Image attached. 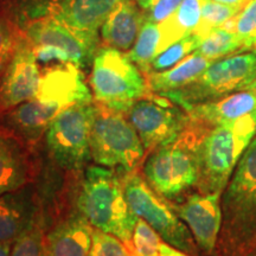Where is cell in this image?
Masks as SVG:
<instances>
[{
  "instance_id": "7c38bea8",
  "label": "cell",
  "mask_w": 256,
  "mask_h": 256,
  "mask_svg": "<svg viewBox=\"0 0 256 256\" xmlns=\"http://www.w3.org/2000/svg\"><path fill=\"white\" fill-rule=\"evenodd\" d=\"M23 34L31 46H51L66 51L78 68L88 66L100 49L98 34L70 26L55 14L31 22Z\"/></svg>"
},
{
  "instance_id": "484cf974",
  "label": "cell",
  "mask_w": 256,
  "mask_h": 256,
  "mask_svg": "<svg viewBox=\"0 0 256 256\" xmlns=\"http://www.w3.org/2000/svg\"><path fill=\"white\" fill-rule=\"evenodd\" d=\"M206 58L218 60L235 54H242L241 42L232 28L226 25L210 32L194 51Z\"/></svg>"
},
{
  "instance_id": "ab89813d",
  "label": "cell",
  "mask_w": 256,
  "mask_h": 256,
  "mask_svg": "<svg viewBox=\"0 0 256 256\" xmlns=\"http://www.w3.org/2000/svg\"><path fill=\"white\" fill-rule=\"evenodd\" d=\"M246 256H256V247H255V248H252V250H250V252H248V254H247V255H246Z\"/></svg>"
},
{
  "instance_id": "9a60e30c",
  "label": "cell",
  "mask_w": 256,
  "mask_h": 256,
  "mask_svg": "<svg viewBox=\"0 0 256 256\" xmlns=\"http://www.w3.org/2000/svg\"><path fill=\"white\" fill-rule=\"evenodd\" d=\"M40 75L36 57L24 37L0 78V115L34 98Z\"/></svg>"
},
{
  "instance_id": "44dd1931",
  "label": "cell",
  "mask_w": 256,
  "mask_h": 256,
  "mask_svg": "<svg viewBox=\"0 0 256 256\" xmlns=\"http://www.w3.org/2000/svg\"><path fill=\"white\" fill-rule=\"evenodd\" d=\"M122 0H60L55 16L81 31L98 34Z\"/></svg>"
},
{
  "instance_id": "ffe728a7",
  "label": "cell",
  "mask_w": 256,
  "mask_h": 256,
  "mask_svg": "<svg viewBox=\"0 0 256 256\" xmlns=\"http://www.w3.org/2000/svg\"><path fill=\"white\" fill-rule=\"evenodd\" d=\"M144 23V10H139L133 0H122L102 25V43L121 51L130 50Z\"/></svg>"
},
{
  "instance_id": "ac0fdd59",
  "label": "cell",
  "mask_w": 256,
  "mask_h": 256,
  "mask_svg": "<svg viewBox=\"0 0 256 256\" xmlns=\"http://www.w3.org/2000/svg\"><path fill=\"white\" fill-rule=\"evenodd\" d=\"M42 206L40 194L32 183L0 196V242L14 243L30 226Z\"/></svg>"
},
{
  "instance_id": "603a6c76",
  "label": "cell",
  "mask_w": 256,
  "mask_h": 256,
  "mask_svg": "<svg viewBox=\"0 0 256 256\" xmlns=\"http://www.w3.org/2000/svg\"><path fill=\"white\" fill-rule=\"evenodd\" d=\"M200 8L202 0H183L174 14L158 24L160 30L158 55L172 44L194 34L200 23Z\"/></svg>"
},
{
  "instance_id": "83f0119b",
  "label": "cell",
  "mask_w": 256,
  "mask_h": 256,
  "mask_svg": "<svg viewBox=\"0 0 256 256\" xmlns=\"http://www.w3.org/2000/svg\"><path fill=\"white\" fill-rule=\"evenodd\" d=\"M224 25L236 34L241 42L242 52L252 51L256 46V0H249L241 11Z\"/></svg>"
},
{
  "instance_id": "277c9868",
  "label": "cell",
  "mask_w": 256,
  "mask_h": 256,
  "mask_svg": "<svg viewBox=\"0 0 256 256\" xmlns=\"http://www.w3.org/2000/svg\"><path fill=\"white\" fill-rule=\"evenodd\" d=\"M190 118V116H188ZM208 124L188 120L174 142L146 156L142 174L153 190L168 202H178L197 184V147Z\"/></svg>"
},
{
  "instance_id": "ba28073f",
  "label": "cell",
  "mask_w": 256,
  "mask_h": 256,
  "mask_svg": "<svg viewBox=\"0 0 256 256\" xmlns=\"http://www.w3.org/2000/svg\"><path fill=\"white\" fill-rule=\"evenodd\" d=\"M255 78L256 52L247 51L216 60L190 84L158 95L168 98L186 112L194 104L244 90Z\"/></svg>"
},
{
  "instance_id": "2e32d148",
  "label": "cell",
  "mask_w": 256,
  "mask_h": 256,
  "mask_svg": "<svg viewBox=\"0 0 256 256\" xmlns=\"http://www.w3.org/2000/svg\"><path fill=\"white\" fill-rule=\"evenodd\" d=\"M34 98L62 110L76 104L94 102L81 68L70 62L58 63L44 70Z\"/></svg>"
},
{
  "instance_id": "d6986e66",
  "label": "cell",
  "mask_w": 256,
  "mask_h": 256,
  "mask_svg": "<svg viewBox=\"0 0 256 256\" xmlns=\"http://www.w3.org/2000/svg\"><path fill=\"white\" fill-rule=\"evenodd\" d=\"M192 120L216 126L256 115V94L250 89L232 92L217 100L203 102L186 110Z\"/></svg>"
},
{
  "instance_id": "52a82bcc",
  "label": "cell",
  "mask_w": 256,
  "mask_h": 256,
  "mask_svg": "<svg viewBox=\"0 0 256 256\" xmlns=\"http://www.w3.org/2000/svg\"><path fill=\"white\" fill-rule=\"evenodd\" d=\"M95 101L64 108L51 121L44 136L50 162L64 174L80 176L92 160L90 132Z\"/></svg>"
},
{
  "instance_id": "4dcf8cb0",
  "label": "cell",
  "mask_w": 256,
  "mask_h": 256,
  "mask_svg": "<svg viewBox=\"0 0 256 256\" xmlns=\"http://www.w3.org/2000/svg\"><path fill=\"white\" fill-rule=\"evenodd\" d=\"M24 40V34L14 22L0 16V72L5 70Z\"/></svg>"
},
{
  "instance_id": "d4e9b609",
  "label": "cell",
  "mask_w": 256,
  "mask_h": 256,
  "mask_svg": "<svg viewBox=\"0 0 256 256\" xmlns=\"http://www.w3.org/2000/svg\"><path fill=\"white\" fill-rule=\"evenodd\" d=\"M160 30L158 24L146 22L139 32L136 43L127 54L130 60L147 76L151 72V64L158 56Z\"/></svg>"
},
{
  "instance_id": "e0dca14e",
  "label": "cell",
  "mask_w": 256,
  "mask_h": 256,
  "mask_svg": "<svg viewBox=\"0 0 256 256\" xmlns=\"http://www.w3.org/2000/svg\"><path fill=\"white\" fill-rule=\"evenodd\" d=\"M62 108L34 98L0 115V124L20 138L34 150H40L51 121Z\"/></svg>"
},
{
  "instance_id": "4fadbf2b",
  "label": "cell",
  "mask_w": 256,
  "mask_h": 256,
  "mask_svg": "<svg viewBox=\"0 0 256 256\" xmlns=\"http://www.w3.org/2000/svg\"><path fill=\"white\" fill-rule=\"evenodd\" d=\"M194 236L198 248L216 256L217 241L222 226V194H188L182 202H170Z\"/></svg>"
},
{
  "instance_id": "8d00e7d4",
  "label": "cell",
  "mask_w": 256,
  "mask_h": 256,
  "mask_svg": "<svg viewBox=\"0 0 256 256\" xmlns=\"http://www.w3.org/2000/svg\"><path fill=\"white\" fill-rule=\"evenodd\" d=\"M11 248H12V243L0 242V256H10Z\"/></svg>"
},
{
  "instance_id": "9c48e42d",
  "label": "cell",
  "mask_w": 256,
  "mask_h": 256,
  "mask_svg": "<svg viewBox=\"0 0 256 256\" xmlns=\"http://www.w3.org/2000/svg\"><path fill=\"white\" fill-rule=\"evenodd\" d=\"M124 188L130 209L156 230L162 242L186 254L200 256V249L186 224L179 218L170 202L150 186L139 171L124 176Z\"/></svg>"
},
{
  "instance_id": "f1b7e54d",
  "label": "cell",
  "mask_w": 256,
  "mask_h": 256,
  "mask_svg": "<svg viewBox=\"0 0 256 256\" xmlns=\"http://www.w3.org/2000/svg\"><path fill=\"white\" fill-rule=\"evenodd\" d=\"M202 40H203V38L198 36V34H191L188 37L183 38V40H178L177 43L172 44L171 46H168V49L159 54L153 60L151 64V72H164V70L174 66L182 60H184L185 57L190 55L194 51H196L197 48L200 46Z\"/></svg>"
},
{
  "instance_id": "8992f818",
  "label": "cell",
  "mask_w": 256,
  "mask_h": 256,
  "mask_svg": "<svg viewBox=\"0 0 256 256\" xmlns=\"http://www.w3.org/2000/svg\"><path fill=\"white\" fill-rule=\"evenodd\" d=\"M90 86L95 102L124 114L151 94L146 76L127 54L104 46L92 60Z\"/></svg>"
},
{
  "instance_id": "8fae6325",
  "label": "cell",
  "mask_w": 256,
  "mask_h": 256,
  "mask_svg": "<svg viewBox=\"0 0 256 256\" xmlns=\"http://www.w3.org/2000/svg\"><path fill=\"white\" fill-rule=\"evenodd\" d=\"M126 116L136 128L146 156L174 142L190 120L183 108L153 92L134 102Z\"/></svg>"
},
{
  "instance_id": "3957f363",
  "label": "cell",
  "mask_w": 256,
  "mask_h": 256,
  "mask_svg": "<svg viewBox=\"0 0 256 256\" xmlns=\"http://www.w3.org/2000/svg\"><path fill=\"white\" fill-rule=\"evenodd\" d=\"M256 136V115L208 127L197 147L200 194H223L243 152Z\"/></svg>"
},
{
  "instance_id": "836d02e7",
  "label": "cell",
  "mask_w": 256,
  "mask_h": 256,
  "mask_svg": "<svg viewBox=\"0 0 256 256\" xmlns=\"http://www.w3.org/2000/svg\"><path fill=\"white\" fill-rule=\"evenodd\" d=\"M28 46H30V44H28ZM31 49L34 57H36L37 62H40V63L70 62L72 63L69 54L62 49H58V48L51 46H31Z\"/></svg>"
},
{
  "instance_id": "4316f807",
  "label": "cell",
  "mask_w": 256,
  "mask_h": 256,
  "mask_svg": "<svg viewBox=\"0 0 256 256\" xmlns=\"http://www.w3.org/2000/svg\"><path fill=\"white\" fill-rule=\"evenodd\" d=\"M240 11V8L220 4L215 0H202L200 19L194 34L204 40L211 31L232 20Z\"/></svg>"
},
{
  "instance_id": "74e56055",
  "label": "cell",
  "mask_w": 256,
  "mask_h": 256,
  "mask_svg": "<svg viewBox=\"0 0 256 256\" xmlns=\"http://www.w3.org/2000/svg\"><path fill=\"white\" fill-rule=\"evenodd\" d=\"M136 2H138V5H139L140 8H144L147 4H148L150 2H151V0H136Z\"/></svg>"
},
{
  "instance_id": "30bf717a",
  "label": "cell",
  "mask_w": 256,
  "mask_h": 256,
  "mask_svg": "<svg viewBox=\"0 0 256 256\" xmlns=\"http://www.w3.org/2000/svg\"><path fill=\"white\" fill-rule=\"evenodd\" d=\"M78 183L66 184L48 220L46 256H89L94 228L76 206Z\"/></svg>"
},
{
  "instance_id": "cb8c5ba5",
  "label": "cell",
  "mask_w": 256,
  "mask_h": 256,
  "mask_svg": "<svg viewBox=\"0 0 256 256\" xmlns=\"http://www.w3.org/2000/svg\"><path fill=\"white\" fill-rule=\"evenodd\" d=\"M46 232L48 220L42 204L30 226L12 243L10 256H46Z\"/></svg>"
},
{
  "instance_id": "5b68a950",
  "label": "cell",
  "mask_w": 256,
  "mask_h": 256,
  "mask_svg": "<svg viewBox=\"0 0 256 256\" xmlns=\"http://www.w3.org/2000/svg\"><path fill=\"white\" fill-rule=\"evenodd\" d=\"M92 160L127 176L142 168L146 152L126 114L95 102L90 132Z\"/></svg>"
},
{
  "instance_id": "5bb4252c",
  "label": "cell",
  "mask_w": 256,
  "mask_h": 256,
  "mask_svg": "<svg viewBox=\"0 0 256 256\" xmlns=\"http://www.w3.org/2000/svg\"><path fill=\"white\" fill-rule=\"evenodd\" d=\"M40 172L38 150L0 124V196L36 183Z\"/></svg>"
},
{
  "instance_id": "d590c367",
  "label": "cell",
  "mask_w": 256,
  "mask_h": 256,
  "mask_svg": "<svg viewBox=\"0 0 256 256\" xmlns=\"http://www.w3.org/2000/svg\"><path fill=\"white\" fill-rule=\"evenodd\" d=\"M215 2H220V4L228 5V6H234V8H242L249 0H215Z\"/></svg>"
},
{
  "instance_id": "6da1fadb",
  "label": "cell",
  "mask_w": 256,
  "mask_h": 256,
  "mask_svg": "<svg viewBox=\"0 0 256 256\" xmlns=\"http://www.w3.org/2000/svg\"><path fill=\"white\" fill-rule=\"evenodd\" d=\"M256 247V136L222 194V226L216 256H246Z\"/></svg>"
},
{
  "instance_id": "d6a6232c",
  "label": "cell",
  "mask_w": 256,
  "mask_h": 256,
  "mask_svg": "<svg viewBox=\"0 0 256 256\" xmlns=\"http://www.w3.org/2000/svg\"><path fill=\"white\" fill-rule=\"evenodd\" d=\"M183 0H151L144 8L145 20L160 24L179 8Z\"/></svg>"
},
{
  "instance_id": "1f68e13d",
  "label": "cell",
  "mask_w": 256,
  "mask_h": 256,
  "mask_svg": "<svg viewBox=\"0 0 256 256\" xmlns=\"http://www.w3.org/2000/svg\"><path fill=\"white\" fill-rule=\"evenodd\" d=\"M89 256H132L126 243L112 234L94 229Z\"/></svg>"
},
{
  "instance_id": "f35d334b",
  "label": "cell",
  "mask_w": 256,
  "mask_h": 256,
  "mask_svg": "<svg viewBox=\"0 0 256 256\" xmlns=\"http://www.w3.org/2000/svg\"><path fill=\"white\" fill-rule=\"evenodd\" d=\"M247 89H250V90H252V92H254L255 94H256V78L254 80V81L252 82V84L249 86V87H248Z\"/></svg>"
},
{
  "instance_id": "f546056e",
  "label": "cell",
  "mask_w": 256,
  "mask_h": 256,
  "mask_svg": "<svg viewBox=\"0 0 256 256\" xmlns=\"http://www.w3.org/2000/svg\"><path fill=\"white\" fill-rule=\"evenodd\" d=\"M162 242V238L146 220H138L130 248L132 256H160L159 247Z\"/></svg>"
},
{
  "instance_id": "7402d4cb",
  "label": "cell",
  "mask_w": 256,
  "mask_h": 256,
  "mask_svg": "<svg viewBox=\"0 0 256 256\" xmlns=\"http://www.w3.org/2000/svg\"><path fill=\"white\" fill-rule=\"evenodd\" d=\"M214 62L216 60L206 58L194 51L172 68L148 74L146 80L150 92L162 94L183 88L200 78Z\"/></svg>"
},
{
  "instance_id": "e575fe53",
  "label": "cell",
  "mask_w": 256,
  "mask_h": 256,
  "mask_svg": "<svg viewBox=\"0 0 256 256\" xmlns=\"http://www.w3.org/2000/svg\"><path fill=\"white\" fill-rule=\"evenodd\" d=\"M160 256H192L190 254H186V252L179 250V249L172 247V246L168 244V243L162 242L159 247Z\"/></svg>"
},
{
  "instance_id": "60d3db41",
  "label": "cell",
  "mask_w": 256,
  "mask_h": 256,
  "mask_svg": "<svg viewBox=\"0 0 256 256\" xmlns=\"http://www.w3.org/2000/svg\"><path fill=\"white\" fill-rule=\"evenodd\" d=\"M252 51H255V52H256V46H255V48H254V49H252Z\"/></svg>"
},
{
  "instance_id": "7a4b0ae2",
  "label": "cell",
  "mask_w": 256,
  "mask_h": 256,
  "mask_svg": "<svg viewBox=\"0 0 256 256\" xmlns=\"http://www.w3.org/2000/svg\"><path fill=\"white\" fill-rule=\"evenodd\" d=\"M124 177L113 168L88 165L80 179L76 206L92 228L116 236L130 249L139 217L127 202Z\"/></svg>"
}]
</instances>
